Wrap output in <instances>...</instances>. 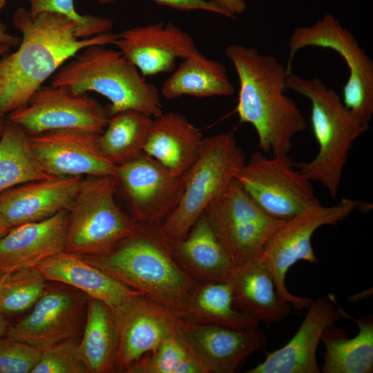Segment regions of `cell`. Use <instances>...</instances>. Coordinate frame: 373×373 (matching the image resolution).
<instances>
[{"label": "cell", "instance_id": "39", "mask_svg": "<svg viewBox=\"0 0 373 373\" xmlns=\"http://www.w3.org/2000/svg\"><path fill=\"white\" fill-rule=\"evenodd\" d=\"M8 0H0V11L6 6ZM21 38L7 32L6 26L0 22V44H6L10 47L19 46Z\"/></svg>", "mask_w": 373, "mask_h": 373}, {"label": "cell", "instance_id": "20", "mask_svg": "<svg viewBox=\"0 0 373 373\" xmlns=\"http://www.w3.org/2000/svg\"><path fill=\"white\" fill-rule=\"evenodd\" d=\"M83 179L57 177L15 186L0 193V213L14 227L68 211Z\"/></svg>", "mask_w": 373, "mask_h": 373}, {"label": "cell", "instance_id": "15", "mask_svg": "<svg viewBox=\"0 0 373 373\" xmlns=\"http://www.w3.org/2000/svg\"><path fill=\"white\" fill-rule=\"evenodd\" d=\"M99 135L79 129H59L29 135V139L37 160L54 177H114L116 165L102 151Z\"/></svg>", "mask_w": 373, "mask_h": 373}, {"label": "cell", "instance_id": "29", "mask_svg": "<svg viewBox=\"0 0 373 373\" xmlns=\"http://www.w3.org/2000/svg\"><path fill=\"white\" fill-rule=\"evenodd\" d=\"M82 339L77 348L90 373L113 372L117 333L113 313L105 303L88 297Z\"/></svg>", "mask_w": 373, "mask_h": 373}, {"label": "cell", "instance_id": "11", "mask_svg": "<svg viewBox=\"0 0 373 373\" xmlns=\"http://www.w3.org/2000/svg\"><path fill=\"white\" fill-rule=\"evenodd\" d=\"M269 216L287 220L319 200L312 181L288 156L253 153L233 175Z\"/></svg>", "mask_w": 373, "mask_h": 373}, {"label": "cell", "instance_id": "28", "mask_svg": "<svg viewBox=\"0 0 373 373\" xmlns=\"http://www.w3.org/2000/svg\"><path fill=\"white\" fill-rule=\"evenodd\" d=\"M180 318L238 329L256 328L259 323L236 307L229 280L198 283Z\"/></svg>", "mask_w": 373, "mask_h": 373}, {"label": "cell", "instance_id": "1", "mask_svg": "<svg viewBox=\"0 0 373 373\" xmlns=\"http://www.w3.org/2000/svg\"><path fill=\"white\" fill-rule=\"evenodd\" d=\"M12 23L22 37L17 50L0 59V117L26 106L44 82L80 50L113 44L116 35L111 32L80 39L66 16L41 12L33 17L23 8L14 12Z\"/></svg>", "mask_w": 373, "mask_h": 373}, {"label": "cell", "instance_id": "41", "mask_svg": "<svg viewBox=\"0 0 373 373\" xmlns=\"http://www.w3.org/2000/svg\"><path fill=\"white\" fill-rule=\"evenodd\" d=\"M12 227L0 213V238L5 236Z\"/></svg>", "mask_w": 373, "mask_h": 373}, {"label": "cell", "instance_id": "23", "mask_svg": "<svg viewBox=\"0 0 373 373\" xmlns=\"http://www.w3.org/2000/svg\"><path fill=\"white\" fill-rule=\"evenodd\" d=\"M203 138L200 131L183 115L162 113L153 120L144 153L184 176L198 158Z\"/></svg>", "mask_w": 373, "mask_h": 373}, {"label": "cell", "instance_id": "2", "mask_svg": "<svg viewBox=\"0 0 373 373\" xmlns=\"http://www.w3.org/2000/svg\"><path fill=\"white\" fill-rule=\"evenodd\" d=\"M224 53L239 79L236 111L240 122L253 126L262 153L288 156L293 137L307 128V122L296 102L285 94L287 68L254 47L233 44Z\"/></svg>", "mask_w": 373, "mask_h": 373}, {"label": "cell", "instance_id": "16", "mask_svg": "<svg viewBox=\"0 0 373 373\" xmlns=\"http://www.w3.org/2000/svg\"><path fill=\"white\" fill-rule=\"evenodd\" d=\"M175 334L207 373L234 372L249 355L267 344L258 327L238 329L180 318Z\"/></svg>", "mask_w": 373, "mask_h": 373}, {"label": "cell", "instance_id": "30", "mask_svg": "<svg viewBox=\"0 0 373 373\" xmlns=\"http://www.w3.org/2000/svg\"><path fill=\"white\" fill-rule=\"evenodd\" d=\"M54 178L57 177L48 173L35 156L29 134L6 118L0 138V193L26 182Z\"/></svg>", "mask_w": 373, "mask_h": 373}, {"label": "cell", "instance_id": "24", "mask_svg": "<svg viewBox=\"0 0 373 373\" xmlns=\"http://www.w3.org/2000/svg\"><path fill=\"white\" fill-rule=\"evenodd\" d=\"M166 242L175 261L198 283L229 281L235 271L204 212L183 240Z\"/></svg>", "mask_w": 373, "mask_h": 373}, {"label": "cell", "instance_id": "34", "mask_svg": "<svg viewBox=\"0 0 373 373\" xmlns=\"http://www.w3.org/2000/svg\"><path fill=\"white\" fill-rule=\"evenodd\" d=\"M189 353L186 345L175 333L141 358L128 373H176Z\"/></svg>", "mask_w": 373, "mask_h": 373}, {"label": "cell", "instance_id": "18", "mask_svg": "<svg viewBox=\"0 0 373 373\" xmlns=\"http://www.w3.org/2000/svg\"><path fill=\"white\" fill-rule=\"evenodd\" d=\"M113 45L145 76L173 70L178 59L198 52L191 35L171 22H158L124 30Z\"/></svg>", "mask_w": 373, "mask_h": 373}, {"label": "cell", "instance_id": "27", "mask_svg": "<svg viewBox=\"0 0 373 373\" xmlns=\"http://www.w3.org/2000/svg\"><path fill=\"white\" fill-rule=\"evenodd\" d=\"M357 335L352 338L340 329L329 327L321 337L325 345L324 373H371L373 370V322L354 320Z\"/></svg>", "mask_w": 373, "mask_h": 373}, {"label": "cell", "instance_id": "5", "mask_svg": "<svg viewBox=\"0 0 373 373\" xmlns=\"http://www.w3.org/2000/svg\"><path fill=\"white\" fill-rule=\"evenodd\" d=\"M286 88L310 101L311 124L318 145L314 159L295 162V166L306 178L321 183L336 199L350 151L370 125L359 121L321 79L303 78L291 72L286 78Z\"/></svg>", "mask_w": 373, "mask_h": 373}, {"label": "cell", "instance_id": "25", "mask_svg": "<svg viewBox=\"0 0 373 373\" xmlns=\"http://www.w3.org/2000/svg\"><path fill=\"white\" fill-rule=\"evenodd\" d=\"M229 281L236 307L259 322L277 323L289 314L291 305L279 298L271 274L257 259L236 269Z\"/></svg>", "mask_w": 373, "mask_h": 373}, {"label": "cell", "instance_id": "17", "mask_svg": "<svg viewBox=\"0 0 373 373\" xmlns=\"http://www.w3.org/2000/svg\"><path fill=\"white\" fill-rule=\"evenodd\" d=\"M88 296L65 288H47L23 319L10 325L6 336L42 350L73 340L87 305Z\"/></svg>", "mask_w": 373, "mask_h": 373}, {"label": "cell", "instance_id": "38", "mask_svg": "<svg viewBox=\"0 0 373 373\" xmlns=\"http://www.w3.org/2000/svg\"><path fill=\"white\" fill-rule=\"evenodd\" d=\"M214 1L224 10L231 18H236V15L242 14L247 8L244 0H214Z\"/></svg>", "mask_w": 373, "mask_h": 373}, {"label": "cell", "instance_id": "40", "mask_svg": "<svg viewBox=\"0 0 373 373\" xmlns=\"http://www.w3.org/2000/svg\"><path fill=\"white\" fill-rule=\"evenodd\" d=\"M10 325L5 316L0 314V338L6 336Z\"/></svg>", "mask_w": 373, "mask_h": 373}, {"label": "cell", "instance_id": "13", "mask_svg": "<svg viewBox=\"0 0 373 373\" xmlns=\"http://www.w3.org/2000/svg\"><path fill=\"white\" fill-rule=\"evenodd\" d=\"M107 109L88 93L75 95L64 86L41 87L28 104L7 115L29 135L59 129L101 134L107 126Z\"/></svg>", "mask_w": 373, "mask_h": 373}, {"label": "cell", "instance_id": "32", "mask_svg": "<svg viewBox=\"0 0 373 373\" xmlns=\"http://www.w3.org/2000/svg\"><path fill=\"white\" fill-rule=\"evenodd\" d=\"M46 281L36 267L0 276V314H15L32 307L46 290Z\"/></svg>", "mask_w": 373, "mask_h": 373}, {"label": "cell", "instance_id": "35", "mask_svg": "<svg viewBox=\"0 0 373 373\" xmlns=\"http://www.w3.org/2000/svg\"><path fill=\"white\" fill-rule=\"evenodd\" d=\"M31 373H90L81 358L77 344L66 341L41 350Z\"/></svg>", "mask_w": 373, "mask_h": 373}, {"label": "cell", "instance_id": "14", "mask_svg": "<svg viewBox=\"0 0 373 373\" xmlns=\"http://www.w3.org/2000/svg\"><path fill=\"white\" fill-rule=\"evenodd\" d=\"M117 333L115 370L128 373L144 355L175 333L179 318L165 306L135 295L112 310Z\"/></svg>", "mask_w": 373, "mask_h": 373}, {"label": "cell", "instance_id": "9", "mask_svg": "<svg viewBox=\"0 0 373 373\" xmlns=\"http://www.w3.org/2000/svg\"><path fill=\"white\" fill-rule=\"evenodd\" d=\"M204 212L235 269L256 260L285 221L266 213L235 178Z\"/></svg>", "mask_w": 373, "mask_h": 373}, {"label": "cell", "instance_id": "22", "mask_svg": "<svg viewBox=\"0 0 373 373\" xmlns=\"http://www.w3.org/2000/svg\"><path fill=\"white\" fill-rule=\"evenodd\" d=\"M35 267L46 280L71 286L88 298L105 303L111 310L131 297L141 294L79 255L66 250L46 258Z\"/></svg>", "mask_w": 373, "mask_h": 373}, {"label": "cell", "instance_id": "31", "mask_svg": "<svg viewBox=\"0 0 373 373\" xmlns=\"http://www.w3.org/2000/svg\"><path fill=\"white\" fill-rule=\"evenodd\" d=\"M153 120L135 110L112 115L99 137L102 151L116 166L137 157L144 153Z\"/></svg>", "mask_w": 373, "mask_h": 373}, {"label": "cell", "instance_id": "19", "mask_svg": "<svg viewBox=\"0 0 373 373\" xmlns=\"http://www.w3.org/2000/svg\"><path fill=\"white\" fill-rule=\"evenodd\" d=\"M306 316L291 339L267 354L265 361L248 373H319L316 350L324 332L341 314L332 301L318 298L307 308Z\"/></svg>", "mask_w": 373, "mask_h": 373}, {"label": "cell", "instance_id": "12", "mask_svg": "<svg viewBox=\"0 0 373 373\" xmlns=\"http://www.w3.org/2000/svg\"><path fill=\"white\" fill-rule=\"evenodd\" d=\"M137 222L160 226L178 205L184 175L175 174L144 153L116 166L114 175Z\"/></svg>", "mask_w": 373, "mask_h": 373}, {"label": "cell", "instance_id": "6", "mask_svg": "<svg viewBox=\"0 0 373 373\" xmlns=\"http://www.w3.org/2000/svg\"><path fill=\"white\" fill-rule=\"evenodd\" d=\"M245 161V154L232 131L204 137L198 158L184 175L178 205L159 226L162 237L168 241L183 240Z\"/></svg>", "mask_w": 373, "mask_h": 373}, {"label": "cell", "instance_id": "42", "mask_svg": "<svg viewBox=\"0 0 373 373\" xmlns=\"http://www.w3.org/2000/svg\"><path fill=\"white\" fill-rule=\"evenodd\" d=\"M10 48L8 45L0 44V57L8 53Z\"/></svg>", "mask_w": 373, "mask_h": 373}, {"label": "cell", "instance_id": "21", "mask_svg": "<svg viewBox=\"0 0 373 373\" xmlns=\"http://www.w3.org/2000/svg\"><path fill=\"white\" fill-rule=\"evenodd\" d=\"M68 211L12 227L0 238V276L28 267L66 249Z\"/></svg>", "mask_w": 373, "mask_h": 373}, {"label": "cell", "instance_id": "8", "mask_svg": "<svg viewBox=\"0 0 373 373\" xmlns=\"http://www.w3.org/2000/svg\"><path fill=\"white\" fill-rule=\"evenodd\" d=\"M361 203L350 198H342L332 206H323L318 200L299 213L285 220L270 237L257 260L270 272L279 298L297 310L307 309L313 301L309 297L291 294L285 285L289 268L299 260L318 263L312 238L325 225H336L345 220Z\"/></svg>", "mask_w": 373, "mask_h": 373}, {"label": "cell", "instance_id": "4", "mask_svg": "<svg viewBox=\"0 0 373 373\" xmlns=\"http://www.w3.org/2000/svg\"><path fill=\"white\" fill-rule=\"evenodd\" d=\"M52 86H64L75 95L97 93L111 104L109 117L126 110L149 116L161 115L162 105L157 87L144 79L119 50L92 45L66 61L51 77Z\"/></svg>", "mask_w": 373, "mask_h": 373}, {"label": "cell", "instance_id": "37", "mask_svg": "<svg viewBox=\"0 0 373 373\" xmlns=\"http://www.w3.org/2000/svg\"><path fill=\"white\" fill-rule=\"evenodd\" d=\"M117 0H97L101 4L111 3ZM159 5L169 6L180 10H201L209 11L230 17L214 0H153ZM231 18V17H230Z\"/></svg>", "mask_w": 373, "mask_h": 373}, {"label": "cell", "instance_id": "43", "mask_svg": "<svg viewBox=\"0 0 373 373\" xmlns=\"http://www.w3.org/2000/svg\"><path fill=\"white\" fill-rule=\"evenodd\" d=\"M6 118L5 117H0V138L3 133V130L4 128L5 122H6Z\"/></svg>", "mask_w": 373, "mask_h": 373}, {"label": "cell", "instance_id": "36", "mask_svg": "<svg viewBox=\"0 0 373 373\" xmlns=\"http://www.w3.org/2000/svg\"><path fill=\"white\" fill-rule=\"evenodd\" d=\"M41 350L25 342L0 338V373H31Z\"/></svg>", "mask_w": 373, "mask_h": 373}, {"label": "cell", "instance_id": "7", "mask_svg": "<svg viewBox=\"0 0 373 373\" xmlns=\"http://www.w3.org/2000/svg\"><path fill=\"white\" fill-rule=\"evenodd\" d=\"M112 176H87L68 210L66 251L79 256L110 252L131 236L137 222L115 200Z\"/></svg>", "mask_w": 373, "mask_h": 373}, {"label": "cell", "instance_id": "33", "mask_svg": "<svg viewBox=\"0 0 373 373\" xmlns=\"http://www.w3.org/2000/svg\"><path fill=\"white\" fill-rule=\"evenodd\" d=\"M29 1L28 11L32 16H37L41 12H55L64 15L75 24V35L80 39L111 32L113 27V21L109 18L79 14L75 8V0Z\"/></svg>", "mask_w": 373, "mask_h": 373}, {"label": "cell", "instance_id": "26", "mask_svg": "<svg viewBox=\"0 0 373 373\" xmlns=\"http://www.w3.org/2000/svg\"><path fill=\"white\" fill-rule=\"evenodd\" d=\"M160 93L168 99L183 95L228 97L234 94L235 88L222 63L198 52L184 59L164 82Z\"/></svg>", "mask_w": 373, "mask_h": 373}, {"label": "cell", "instance_id": "3", "mask_svg": "<svg viewBox=\"0 0 373 373\" xmlns=\"http://www.w3.org/2000/svg\"><path fill=\"white\" fill-rule=\"evenodd\" d=\"M83 258L179 318L198 284L175 261L159 226L137 222L134 233L110 252Z\"/></svg>", "mask_w": 373, "mask_h": 373}, {"label": "cell", "instance_id": "10", "mask_svg": "<svg viewBox=\"0 0 373 373\" xmlns=\"http://www.w3.org/2000/svg\"><path fill=\"white\" fill-rule=\"evenodd\" d=\"M287 72L296 53L306 47L331 49L345 61L349 70L343 88L344 106L362 123L370 125L373 116V61L351 32L332 15L309 26L297 27L289 39Z\"/></svg>", "mask_w": 373, "mask_h": 373}]
</instances>
